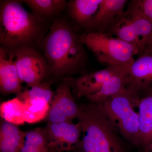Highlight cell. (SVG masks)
Masks as SVG:
<instances>
[{
  "label": "cell",
  "mask_w": 152,
  "mask_h": 152,
  "mask_svg": "<svg viewBox=\"0 0 152 152\" xmlns=\"http://www.w3.org/2000/svg\"><path fill=\"white\" fill-rule=\"evenodd\" d=\"M80 37L68 23L56 19L53 22L42 43L49 72L61 77L79 69L85 58Z\"/></svg>",
  "instance_id": "cell-1"
},
{
  "label": "cell",
  "mask_w": 152,
  "mask_h": 152,
  "mask_svg": "<svg viewBox=\"0 0 152 152\" xmlns=\"http://www.w3.org/2000/svg\"><path fill=\"white\" fill-rule=\"evenodd\" d=\"M82 152H122L117 130L99 104L79 107Z\"/></svg>",
  "instance_id": "cell-2"
},
{
  "label": "cell",
  "mask_w": 152,
  "mask_h": 152,
  "mask_svg": "<svg viewBox=\"0 0 152 152\" xmlns=\"http://www.w3.org/2000/svg\"><path fill=\"white\" fill-rule=\"evenodd\" d=\"M39 21L20 2H1L0 42L2 47L12 52L31 47L39 34Z\"/></svg>",
  "instance_id": "cell-3"
},
{
  "label": "cell",
  "mask_w": 152,
  "mask_h": 152,
  "mask_svg": "<svg viewBox=\"0 0 152 152\" xmlns=\"http://www.w3.org/2000/svg\"><path fill=\"white\" fill-rule=\"evenodd\" d=\"M129 66H110L72 80L77 96L101 104L126 87V69Z\"/></svg>",
  "instance_id": "cell-4"
},
{
  "label": "cell",
  "mask_w": 152,
  "mask_h": 152,
  "mask_svg": "<svg viewBox=\"0 0 152 152\" xmlns=\"http://www.w3.org/2000/svg\"><path fill=\"white\" fill-rule=\"evenodd\" d=\"M140 99L137 93L125 88L99 104L118 132L139 145Z\"/></svg>",
  "instance_id": "cell-5"
},
{
  "label": "cell",
  "mask_w": 152,
  "mask_h": 152,
  "mask_svg": "<svg viewBox=\"0 0 152 152\" xmlns=\"http://www.w3.org/2000/svg\"><path fill=\"white\" fill-rule=\"evenodd\" d=\"M80 40L99 62L107 66L131 65L134 56L140 53L132 44L102 31L86 33Z\"/></svg>",
  "instance_id": "cell-6"
},
{
  "label": "cell",
  "mask_w": 152,
  "mask_h": 152,
  "mask_svg": "<svg viewBox=\"0 0 152 152\" xmlns=\"http://www.w3.org/2000/svg\"><path fill=\"white\" fill-rule=\"evenodd\" d=\"M109 28L111 34L132 45L139 53H143L152 45V23L132 2Z\"/></svg>",
  "instance_id": "cell-7"
},
{
  "label": "cell",
  "mask_w": 152,
  "mask_h": 152,
  "mask_svg": "<svg viewBox=\"0 0 152 152\" xmlns=\"http://www.w3.org/2000/svg\"><path fill=\"white\" fill-rule=\"evenodd\" d=\"M19 77L22 83L32 88L42 83L49 72L45 56L32 47H27L13 52Z\"/></svg>",
  "instance_id": "cell-8"
},
{
  "label": "cell",
  "mask_w": 152,
  "mask_h": 152,
  "mask_svg": "<svg viewBox=\"0 0 152 152\" xmlns=\"http://www.w3.org/2000/svg\"><path fill=\"white\" fill-rule=\"evenodd\" d=\"M45 129L51 152H69L80 148L82 131L78 123L48 122Z\"/></svg>",
  "instance_id": "cell-9"
},
{
  "label": "cell",
  "mask_w": 152,
  "mask_h": 152,
  "mask_svg": "<svg viewBox=\"0 0 152 152\" xmlns=\"http://www.w3.org/2000/svg\"><path fill=\"white\" fill-rule=\"evenodd\" d=\"M72 79L67 78L55 91L47 117L48 122L60 123L72 121L78 116L79 107L71 93Z\"/></svg>",
  "instance_id": "cell-10"
},
{
  "label": "cell",
  "mask_w": 152,
  "mask_h": 152,
  "mask_svg": "<svg viewBox=\"0 0 152 152\" xmlns=\"http://www.w3.org/2000/svg\"><path fill=\"white\" fill-rule=\"evenodd\" d=\"M127 88L137 93L152 87V45L147 49L128 70Z\"/></svg>",
  "instance_id": "cell-11"
},
{
  "label": "cell",
  "mask_w": 152,
  "mask_h": 152,
  "mask_svg": "<svg viewBox=\"0 0 152 152\" xmlns=\"http://www.w3.org/2000/svg\"><path fill=\"white\" fill-rule=\"evenodd\" d=\"M13 52L5 48H0V89L4 94H20L22 83L15 61Z\"/></svg>",
  "instance_id": "cell-12"
},
{
  "label": "cell",
  "mask_w": 152,
  "mask_h": 152,
  "mask_svg": "<svg viewBox=\"0 0 152 152\" xmlns=\"http://www.w3.org/2000/svg\"><path fill=\"white\" fill-rule=\"evenodd\" d=\"M102 0H75L67 4L71 17L78 24L92 28L93 22Z\"/></svg>",
  "instance_id": "cell-13"
},
{
  "label": "cell",
  "mask_w": 152,
  "mask_h": 152,
  "mask_svg": "<svg viewBox=\"0 0 152 152\" xmlns=\"http://www.w3.org/2000/svg\"><path fill=\"white\" fill-rule=\"evenodd\" d=\"M27 132L18 126L2 120L0 127V152H21Z\"/></svg>",
  "instance_id": "cell-14"
},
{
  "label": "cell",
  "mask_w": 152,
  "mask_h": 152,
  "mask_svg": "<svg viewBox=\"0 0 152 152\" xmlns=\"http://www.w3.org/2000/svg\"><path fill=\"white\" fill-rule=\"evenodd\" d=\"M126 0H102L94 20L92 28H107L117 17L124 12Z\"/></svg>",
  "instance_id": "cell-15"
},
{
  "label": "cell",
  "mask_w": 152,
  "mask_h": 152,
  "mask_svg": "<svg viewBox=\"0 0 152 152\" xmlns=\"http://www.w3.org/2000/svg\"><path fill=\"white\" fill-rule=\"evenodd\" d=\"M139 145L146 147L152 142V87L139 104Z\"/></svg>",
  "instance_id": "cell-16"
},
{
  "label": "cell",
  "mask_w": 152,
  "mask_h": 152,
  "mask_svg": "<svg viewBox=\"0 0 152 152\" xmlns=\"http://www.w3.org/2000/svg\"><path fill=\"white\" fill-rule=\"evenodd\" d=\"M23 1L34 12L39 21L57 15L67 5L64 0H26Z\"/></svg>",
  "instance_id": "cell-17"
},
{
  "label": "cell",
  "mask_w": 152,
  "mask_h": 152,
  "mask_svg": "<svg viewBox=\"0 0 152 152\" xmlns=\"http://www.w3.org/2000/svg\"><path fill=\"white\" fill-rule=\"evenodd\" d=\"M26 106L18 97L1 104L0 112L2 120L19 126L26 121Z\"/></svg>",
  "instance_id": "cell-18"
},
{
  "label": "cell",
  "mask_w": 152,
  "mask_h": 152,
  "mask_svg": "<svg viewBox=\"0 0 152 152\" xmlns=\"http://www.w3.org/2000/svg\"><path fill=\"white\" fill-rule=\"evenodd\" d=\"M21 152H51L45 128L27 131L24 145Z\"/></svg>",
  "instance_id": "cell-19"
},
{
  "label": "cell",
  "mask_w": 152,
  "mask_h": 152,
  "mask_svg": "<svg viewBox=\"0 0 152 152\" xmlns=\"http://www.w3.org/2000/svg\"><path fill=\"white\" fill-rule=\"evenodd\" d=\"M23 102L27 107L26 123L35 124L48 117L50 104L46 101L34 99Z\"/></svg>",
  "instance_id": "cell-20"
},
{
  "label": "cell",
  "mask_w": 152,
  "mask_h": 152,
  "mask_svg": "<svg viewBox=\"0 0 152 152\" xmlns=\"http://www.w3.org/2000/svg\"><path fill=\"white\" fill-rule=\"evenodd\" d=\"M131 2L152 23V0H136Z\"/></svg>",
  "instance_id": "cell-21"
},
{
  "label": "cell",
  "mask_w": 152,
  "mask_h": 152,
  "mask_svg": "<svg viewBox=\"0 0 152 152\" xmlns=\"http://www.w3.org/2000/svg\"><path fill=\"white\" fill-rule=\"evenodd\" d=\"M145 152H152V142L148 146L145 147Z\"/></svg>",
  "instance_id": "cell-22"
}]
</instances>
